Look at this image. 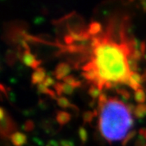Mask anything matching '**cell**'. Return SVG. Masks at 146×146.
<instances>
[{"label":"cell","instance_id":"obj_1","mask_svg":"<svg viewBox=\"0 0 146 146\" xmlns=\"http://www.w3.org/2000/svg\"><path fill=\"white\" fill-rule=\"evenodd\" d=\"M92 54L89 63L82 67L83 71L94 69L98 74L96 86L100 89H110L117 84L128 85L131 72L128 58L134 52V38L127 40L126 36L116 42L104 34L90 39Z\"/></svg>","mask_w":146,"mask_h":146},{"label":"cell","instance_id":"obj_2","mask_svg":"<svg viewBox=\"0 0 146 146\" xmlns=\"http://www.w3.org/2000/svg\"><path fill=\"white\" fill-rule=\"evenodd\" d=\"M101 134L109 142L123 140L133 125L131 112L127 106L115 98H108L98 106Z\"/></svg>","mask_w":146,"mask_h":146},{"label":"cell","instance_id":"obj_3","mask_svg":"<svg viewBox=\"0 0 146 146\" xmlns=\"http://www.w3.org/2000/svg\"><path fill=\"white\" fill-rule=\"evenodd\" d=\"M21 59H22V62L25 63V65L30 67L34 70L40 68L39 66L41 64V61L37 60L36 57L30 52L29 50H25V52L23 53V54L21 56Z\"/></svg>","mask_w":146,"mask_h":146},{"label":"cell","instance_id":"obj_4","mask_svg":"<svg viewBox=\"0 0 146 146\" xmlns=\"http://www.w3.org/2000/svg\"><path fill=\"white\" fill-rule=\"evenodd\" d=\"M71 70H72V68L68 63L62 62V63H58L56 66L53 74L55 78L60 80H63L66 76H68Z\"/></svg>","mask_w":146,"mask_h":146},{"label":"cell","instance_id":"obj_5","mask_svg":"<svg viewBox=\"0 0 146 146\" xmlns=\"http://www.w3.org/2000/svg\"><path fill=\"white\" fill-rule=\"evenodd\" d=\"M46 70L43 68H39L36 69L31 76V82L33 84H39L43 83L46 77Z\"/></svg>","mask_w":146,"mask_h":146},{"label":"cell","instance_id":"obj_6","mask_svg":"<svg viewBox=\"0 0 146 146\" xmlns=\"http://www.w3.org/2000/svg\"><path fill=\"white\" fill-rule=\"evenodd\" d=\"M10 140L12 145L15 146H23L26 144L27 136L25 133L16 131L10 136Z\"/></svg>","mask_w":146,"mask_h":146},{"label":"cell","instance_id":"obj_7","mask_svg":"<svg viewBox=\"0 0 146 146\" xmlns=\"http://www.w3.org/2000/svg\"><path fill=\"white\" fill-rule=\"evenodd\" d=\"M102 31V25L98 21H93L87 29V32L91 36H97Z\"/></svg>","mask_w":146,"mask_h":146},{"label":"cell","instance_id":"obj_8","mask_svg":"<svg viewBox=\"0 0 146 146\" xmlns=\"http://www.w3.org/2000/svg\"><path fill=\"white\" fill-rule=\"evenodd\" d=\"M71 118H72L71 115L67 111L59 110L56 113V121L58 123L59 125H65L71 120Z\"/></svg>","mask_w":146,"mask_h":146},{"label":"cell","instance_id":"obj_9","mask_svg":"<svg viewBox=\"0 0 146 146\" xmlns=\"http://www.w3.org/2000/svg\"><path fill=\"white\" fill-rule=\"evenodd\" d=\"M63 82L68 84L72 86L74 88L80 87L81 84H82L80 80H79L78 79H76L75 76H73L72 75H68V76H66V77L63 80Z\"/></svg>","mask_w":146,"mask_h":146},{"label":"cell","instance_id":"obj_10","mask_svg":"<svg viewBox=\"0 0 146 146\" xmlns=\"http://www.w3.org/2000/svg\"><path fill=\"white\" fill-rule=\"evenodd\" d=\"M133 114L138 119H142L146 116V104H138L133 111Z\"/></svg>","mask_w":146,"mask_h":146},{"label":"cell","instance_id":"obj_11","mask_svg":"<svg viewBox=\"0 0 146 146\" xmlns=\"http://www.w3.org/2000/svg\"><path fill=\"white\" fill-rule=\"evenodd\" d=\"M134 99L138 104H144L146 100V94L143 89H139L134 92Z\"/></svg>","mask_w":146,"mask_h":146},{"label":"cell","instance_id":"obj_12","mask_svg":"<svg viewBox=\"0 0 146 146\" xmlns=\"http://www.w3.org/2000/svg\"><path fill=\"white\" fill-rule=\"evenodd\" d=\"M88 94H89V96L93 98V99H96V98H99V97L101 96L102 93V89H100L98 86L96 85H91V87L89 89Z\"/></svg>","mask_w":146,"mask_h":146},{"label":"cell","instance_id":"obj_13","mask_svg":"<svg viewBox=\"0 0 146 146\" xmlns=\"http://www.w3.org/2000/svg\"><path fill=\"white\" fill-rule=\"evenodd\" d=\"M57 101L58 105L62 107V108H68V107H72V104L70 103L69 100L63 97V96H60V97H58V98L56 99Z\"/></svg>","mask_w":146,"mask_h":146},{"label":"cell","instance_id":"obj_14","mask_svg":"<svg viewBox=\"0 0 146 146\" xmlns=\"http://www.w3.org/2000/svg\"><path fill=\"white\" fill-rule=\"evenodd\" d=\"M129 80H131V81H133V82H135L136 84H141L143 83V81H144V76H142L140 73L138 72H131L130 75V77H129Z\"/></svg>","mask_w":146,"mask_h":146},{"label":"cell","instance_id":"obj_15","mask_svg":"<svg viewBox=\"0 0 146 146\" xmlns=\"http://www.w3.org/2000/svg\"><path fill=\"white\" fill-rule=\"evenodd\" d=\"M82 117H83V121L85 123H89L93 121L94 117H96V115L94 114V111L87 110V111L84 112Z\"/></svg>","mask_w":146,"mask_h":146},{"label":"cell","instance_id":"obj_16","mask_svg":"<svg viewBox=\"0 0 146 146\" xmlns=\"http://www.w3.org/2000/svg\"><path fill=\"white\" fill-rule=\"evenodd\" d=\"M79 138L82 143H85L88 139V132L84 127H80L78 129Z\"/></svg>","mask_w":146,"mask_h":146},{"label":"cell","instance_id":"obj_17","mask_svg":"<svg viewBox=\"0 0 146 146\" xmlns=\"http://www.w3.org/2000/svg\"><path fill=\"white\" fill-rule=\"evenodd\" d=\"M136 136V131L135 130H131L127 135L125 136V138L122 141V145L123 146H126L127 145V143L134 137V136Z\"/></svg>","mask_w":146,"mask_h":146},{"label":"cell","instance_id":"obj_18","mask_svg":"<svg viewBox=\"0 0 146 146\" xmlns=\"http://www.w3.org/2000/svg\"><path fill=\"white\" fill-rule=\"evenodd\" d=\"M116 92L118 93V94L121 96L126 101L129 100L131 98V94L126 89H116Z\"/></svg>","mask_w":146,"mask_h":146},{"label":"cell","instance_id":"obj_19","mask_svg":"<svg viewBox=\"0 0 146 146\" xmlns=\"http://www.w3.org/2000/svg\"><path fill=\"white\" fill-rule=\"evenodd\" d=\"M43 84L46 86V87H50V86H54V84H55V80H54V79L51 76H50V75H47L45 79V80L43 81Z\"/></svg>","mask_w":146,"mask_h":146},{"label":"cell","instance_id":"obj_20","mask_svg":"<svg viewBox=\"0 0 146 146\" xmlns=\"http://www.w3.org/2000/svg\"><path fill=\"white\" fill-rule=\"evenodd\" d=\"M54 92L56 93V94H57L58 97H60L63 94V82H57V83L54 84Z\"/></svg>","mask_w":146,"mask_h":146},{"label":"cell","instance_id":"obj_21","mask_svg":"<svg viewBox=\"0 0 146 146\" xmlns=\"http://www.w3.org/2000/svg\"><path fill=\"white\" fill-rule=\"evenodd\" d=\"M63 94H67V95H70V94H73L74 90H75V88L69 85L68 84L64 83L63 82Z\"/></svg>","mask_w":146,"mask_h":146},{"label":"cell","instance_id":"obj_22","mask_svg":"<svg viewBox=\"0 0 146 146\" xmlns=\"http://www.w3.org/2000/svg\"><path fill=\"white\" fill-rule=\"evenodd\" d=\"M33 127H34V123L32 120H28L24 123V125L22 126L23 130L26 131H30L33 129Z\"/></svg>","mask_w":146,"mask_h":146},{"label":"cell","instance_id":"obj_23","mask_svg":"<svg viewBox=\"0 0 146 146\" xmlns=\"http://www.w3.org/2000/svg\"><path fill=\"white\" fill-rule=\"evenodd\" d=\"M36 89H37V91H38L40 94H47V93H48V90H49L50 88L46 87V85H45L43 83H41L36 85Z\"/></svg>","mask_w":146,"mask_h":146},{"label":"cell","instance_id":"obj_24","mask_svg":"<svg viewBox=\"0 0 146 146\" xmlns=\"http://www.w3.org/2000/svg\"><path fill=\"white\" fill-rule=\"evenodd\" d=\"M58 143H59V146H74L72 142L68 140H62Z\"/></svg>","mask_w":146,"mask_h":146},{"label":"cell","instance_id":"obj_25","mask_svg":"<svg viewBox=\"0 0 146 146\" xmlns=\"http://www.w3.org/2000/svg\"><path fill=\"white\" fill-rule=\"evenodd\" d=\"M139 135L142 136L146 141V127L140 129V131H139Z\"/></svg>","mask_w":146,"mask_h":146},{"label":"cell","instance_id":"obj_26","mask_svg":"<svg viewBox=\"0 0 146 146\" xmlns=\"http://www.w3.org/2000/svg\"><path fill=\"white\" fill-rule=\"evenodd\" d=\"M141 5H142V7H143V10L146 11V1H142Z\"/></svg>","mask_w":146,"mask_h":146},{"label":"cell","instance_id":"obj_27","mask_svg":"<svg viewBox=\"0 0 146 146\" xmlns=\"http://www.w3.org/2000/svg\"><path fill=\"white\" fill-rule=\"evenodd\" d=\"M144 78H145V80H146V72L144 73Z\"/></svg>","mask_w":146,"mask_h":146}]
</instances>
